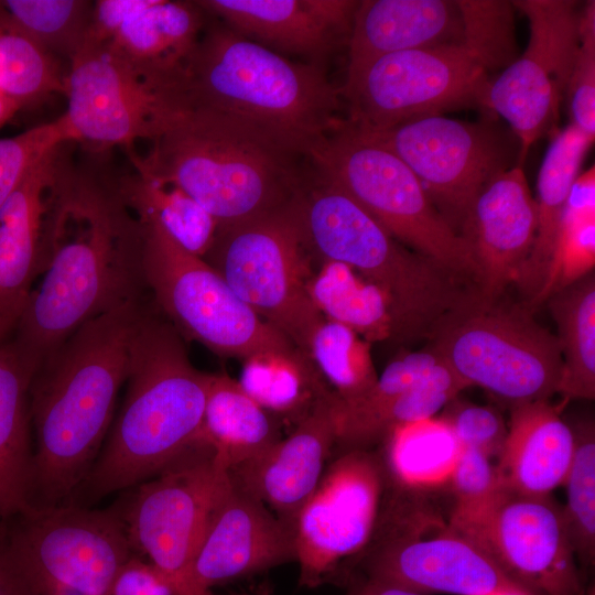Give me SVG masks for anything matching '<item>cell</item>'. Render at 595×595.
Instances as JSON below:
<instances>
[{"label": "cell", "mask_w": 595, "mask_h": 595, "mask_svg": "<svg viewBox=\"0 0 595 595\" xmlns=\"http://www.w3.org/2000/svg\"><path fill=\"white\" fill-rule=\"evenodd\" d=\"M142 227L118 175L62 154L45 225V263L10 338L35 374L82 325L145 298Z\"/></svg>", "instance_id": "cell-1"}, {"label": "cell", "mask_w": 595, "mask_h": 595, "mask_svg": "<svg viewBox=\"0 0 595 595\" xmlns=\"http://www.w3.org/2000/svg\"><path fill=\"white\" fill-rule=\"evenodd\" d=\"M149 301L134 300L88 321L33 375L30 508L68 502L90 472L108 435L132 338Z\"/></svg>", "instance_id": "cell-2"}, {"label": "cell", "mask_w": 595, "mask_h": 595, "mask_svg": "<svg viewBox=\"0 0 595 595\" xmlns=\"http://www.w3.org/2000/svg\"><path fill=\"white\" fill-rule=\"evenodd\" d=\"M182 337L150 300L132 338L120 412L68 502L134 487L196 443L213 374L192 364Z\"/></svg>", "instance_id": "cell-3"}, {"label": "cell", "mask_w": 595, "mask_h": 595, "mask_svg": "<svg viewBox=\"0 0 595 595\" xmlns=\"http://www.w3.org/2000/svg\"><path fill=\"white\" fill-rule=\"evenodd\" d=\"M180 90L186 107L305 159L343 121L340 90L321 65L290 61L225 24L205 25Z\"/></svg>", "instance_id": "cell-4"}, {"label": "cell", "mask_w": 595, "mask_h": 595, "mask_svg": "<svg viewBox=\"0 0 595 595\" xmlns=\"http://www.w3.org/2000/svg\"><path fill=\"white\" fill-rule=\"evenodd\" d=\"M292 204L313 262L337 261L389 299L399 342L430 340L450 318L482 302L477 284L390 235L370 214L317 173Z\"/></svg>", "instance_id": "cell-5"}, {"label": "cell", "mask_w": 595, "mask_h": 595, "mask_svg": "<svg viewBox=\"0 0 595 595\" xmlns=\"http://www.w3.org/2000/svg\"><path fill=\"white\" fill-rule=\"evenodd\" d=\"M130 163L172 183L201 204L218 227L288 205L305 173L299 156L212 112L185 107Z\"/></svg>", "instance_id": "cell-6"}, {"label": "cell", "mask_w": 595, "mask_h": 595, "mask_svg": "<svg viewBox=\"0 0 595 595\" xmlns=\"http://www.w3.org/2000/svg\"><path fill=\"white\" fill-rule=\"evenodd\" d=\"M310 162L315 173L351 197L398 241L478 286L479 270L468 244L447 224L408 165L378 140L343 119Z\"/></svg>", "instance_id": "cell-7"}, {"label": "cell", "mask_w": 595, "mask_h": 595, "mask_svg": "<svg viewBox=\"0 0 595 595\" xmlns=\"http://www.w3.org/2000/svg\"><path fill=\"white\" fill-rule=\"evenodd\" d=\"M139 221L148 292L182 336L242 363L267 355L311 361L244 303L204 259L180 247L154 221Z\"/></svg>", "instance_id": "cell-8"}, {"label": "cell", "mask_w": 595, "mask_h": 595, "mask_svg": "<svg viewBox=\"0 0 595 595\" xmlns=\"http://www.w3.org/2000/svg\"><path fill=\"white\" fill-rule=\"evenodd\" d=\"M202 259L309 358L312 335L325 317L309 293L313 260L292 201L264 215L217 227Z\"/></svg>", "instance_id": "cell-9"}, {"label": "cell", "mask_w": 595, "mask_h": 595, "mask_svg": "<svg viewBox=\"0 0 595 595\" xmlns=\"http://www.w3.org/2000/svg\"><path fill=\"white\" fill-rule=\"evenodd\" d=\"M526 304H477L450 318L431 349L468 387L478 386L511 407L558 393L563 358L556 335Z\"/></svg>", "instance_id": "cell-10"}, {"label": "cell", "mask_w": 595, "mask_h": 595, "mask_svg": "<svg viewBox=\"0 0 595 595\" xmlns=\"http://www.w3.org/2000/svg\"><path fill=\"white\" fill-rule=\"evenodd\" d=\"M229 485L228 470L198 439L116 506L133 552L148 558L172 595H214L196 585L192 566L212 513Z\"/></svg>", "instance_id": "cell-11"}, {"label": "cell", "mask_w": 595, "mask_h": 595, "mask_svg": "<svg viewBox=\"0 0 595 595\" xmlns=\"http://www.w3.org/2000/svg\"><path fill=\"white\" fill-rule=\"evenodd\" d=\"M489 82L476 57L458 44L381 56L346 78L340 96L350 125L379 131L445 110L484 107Z\"/></svg>", "instance_id": "cell-12"}, {"label": "cell", "mask_w": 595, "mask_h": 595, "mask_svg": "<svg viewBox=\"0 0 595 595\" xmlns=\"http://www.w3.org/2000/svg\"><path fill=\"white\" fill-rule=\"evenodd\" d=\"M65 96L61 118L69 141L91 153L113 147L130 152L138 141L152 142L185 108L178 87L140 76L107 46L83 50L69 61Z\"/></svg>", "instance_id": "cell-13"}, {"label": "cell", "mask_w": 595, "mask_h": 595, "mask_svg": "<svg viewBox=\"0 0 595 595\" xmlns=\"http://www.w3.org/2000/svg\"><path fill=\"white\" fill-rule=\"evenodd\" d=\"M364 132L408 165L459 236L482 190L511 167L502 137L482 123L436 115Z\"/></svg>", "instance_id": "cell-14"}, {"label": "cell", "mask_w": 595, "mask_h": 595, "mask_svg": "<svg viewBox=\"0 0 595 595\" xmlns=\"http://www.w3.org/2000/svg\"><path fill=\"white\" fill-rule=\"evenodd\" d=\"M529 21L524 52L489 82L484 107L502 117L517 136L519 158L554 129L580 45L577 2L513 0Z\"/></svg>", "instance_id": "cell-15"}, {"label": "cell", "mask_w": 595, "mask_h": 595, "mask_svg": "<svg viewBox=\"0 0 595 595\" xmlns=\"http://www.w3.org/2000/svg\"><path fill=\"white\" fill-rule=\"evenodd\" d=\"M299 511L293 533L301 586L323 584L376 536L385 474L380 457L368 448L333 455Z\"/></svg>", "instance_id": "cell-16"}, {"label": "cell", "mask_w": 595, "mask_h": 595, "mask_svg": "<svg viewBox=\"0 0 595 595\" xmlns=\"http://www.w3.org/2000/svg\"><path fill=\"white\" fill-rule=\"evenodd\" d=\"M1 521L35 577L86 595H108L119 570L136 555L116 507L65 502Z\"/></svg>", "instance_id": "cell-17"}, {"label": "cell", "mask_w": 595, "mask_h": 595, "mask_svg": "<svg viewBox=\"0 0 595 595\" xmlns=\"http://www.w3.org/2000/svg\"><path fill=\"white\" fill-rule=\"evenodd\" d=\"M469 540L532 595H584L563 511L548 496L507 493Z\"/></svg>", "instance_id": "cell-18"}, {"label": "cell", "mask_w": 595, "mask_h": 595, "mask_svg": "<svg viewBox=\"0 0 595 595\" xmlns=\"http://www.w3.org/2000/svg\"><path fill=\"white\" fill-rule=\"evenodd\" d=\"M368 578L420 593L532 595L479 545L453 531L429 538L400 533L380 539L366 560Z\"/></svg>", "instance_id": "cell-19"}, {"label": "cell", "mask_w": 595, "mask_h": 595, "mask_svg": "<svg viewBox=\"0 0 595 595\" xmlns=\"http://www.w3.org/2000/svg\"><path fill=\"white\" fill-rule=\"evenodd\" d=\"M296 560L293 531L230 479L196 552L192 574L206 592Z\"/></svg>", "instance_id": "cell-20"}, {"label": "cell", "mask_w": 595, "mask_h": 595, "mask_svg": "<svg viewBox=\"0 0 595 595\" xmlns=\"http://www.w3.org/2000/svg\"><path fill=\"white\" fill-rule=\"evenodd\" d=\"M334 392L316 401L286 436L230 470L234 484L263 502L292 531L336 447Z\"/></svg>", "instance_id": "cell-21"}, {"label": "cell", "mask_w": 595, "mask_h": 595, "mask_svg": "<svg viewBox=\"0 0 595 595\" xmlns=\"http://www.w3.org/2000/svg\"><path fill=\"white\" fill-rule=\"evenodd\" d=\"M537 208L520 164L497 174L474 202L461 236L472 249L485 303L517 284L532 249Z\"/></svg>", "instance_id": "cell-22"}, {"label": "cell", "mask_w": 595, "mask_h": 595, "mask_svg": "<svg viewBox=\"0 0 595 595\" xmlns=\"http://www.w3.org/2000/svg\"><path fill=\"white\" fill-rule=\"evenodd\" d=\"M63 145L25 175L0 208V342L11 338L45 263V225Z\"/></svg>", "instance_id": "cell-23"}, {"label": "cell", "mask_w": 595, "mask_h": 595, "mask_svg": "<svg viewBox=\"0 0 595 595\" xmlns=\"http://www.w3.org/2000/svg\"><path fill=\"white\" fill-rule=\"evenodd\" d=\"M462 43L456 0L359 1L348 35L346 78L388 54Z\"/></svg>", "instance_id": "cell-24"}, {"label": "cell", "mask_w": 595, "mask_h": 595, "mask_svg": "<svg viewBox=\"0 0 595 595\" xmlns=\"http://www.w3.org/2000/svg\"><path fill=\"white\" fill-rule=\"evenodd\" d=\"M575 451L573 430L549 400L511 407L497 465L509 493L548 496L566 479Z\"/></svg>", "instance_id": "cell-25"}, {"label": "cell", "mask_w": 595, "mask_h": 595, "mask_svg": "<svg viewBox=\"0 0 595 595\" xmlns=\"http://www.w3.org/2000/svg\"><path fill=\"white\" fill-rule=\"evenodd\" d=\"M205 17L196 1L155 0L106 46L140 76L178 87L206 25Z\"/></svg>", "instance_id": "cell-26"}, {"label": "cell", "mask_w": 595, "mask_h": 595, "mask_svg": "<svg viewBox=\"0 0 595 595\" xmlns=\"http://www.w3.org/2000/svg\"><path fill=\"white\" fill-rule=\"evenodd\" d=\"M206 14L219 18L238 34L272 51L305 56L313 64L339 37L320 19L313 0H199Z\"/></svg>", "instance_id": "cell-27"}, {"label": "cell", "mask_w": 595, "mask_h": 595, "mask_svg": "<svg viewBox=\"0 0 595 595\" xmlns=\"http://www.w3.org/2000/svg\"><path fill=\"white\" fill-rule=\"evenodd\" d=\"M33 371L10 338L0 342V519L31 507L34 451L30 412Z\"/></svg>", "instance_id": "cell-28"}, {"label": "cell", "mask_w": 595, "mask_h": 595, "mask_svg": "<svg viewBox=\"0 0 595 595\" xmlns=\"http://www.w3.org/2000/svg\"><path fill=\"white\" fill-rule=\"evenodd\" d=\"M594 138L570 123L558 132L541 164L534 199L536 238L517 283L528 304L539 292L552 257L570 190Z\"/></svg>", "instance_id": "cell-29"}, {"label": "cell", "mask_w": 595, "mask_h": 595, "mask_svg": "<svg viewBox=\"0 0 595 595\" xmlns=\"http://www.w3.org/2000/svg\"><path fill=\"white\" fill-rule=\"evenodd\" d=\"M282 421L226 374H213L198 439L230 470L282 437Z\"/></svg>", "instance_id": "cell-30"}, {"label": "cell", "mask_w": 595, "mask_h": 595, "mask_svg": "<svg viewBox=\"0 0 595 595\" xmlns=\"http://www.w3.org/2000/svg\"><path fill=\"white\" fill-rule=\"evenodd\" d=\"M307 289L326 320L347 326L371 344L399 343L398 324L388 296L347 264L318 263Z\"/></svg>", "instance_id": "cell-31"}, {"label": "cell", "mask_w": 595, "mask_h": 595, "mask_svg": "<svg viewBox=\"0 0 595 595\" xmlns=\"http://www.w3.org/2000/svg\"><path fill=\"white\" fill-rule=\"evenodd\" d=\"M131 165L118 175L129 208L139 219L159 225L184 250L203 258L214 242L216 219L178 186Z\"/></svg>", "instance_id": "cell-32"}, {"label": "cell", "mask_w": 595, "mask_h": 595, "mask_svg": "<svg viewBox=\"0 0 595 595\" xmlns=\"http://www.w3.org/2000/svg\"><path fill=\"white\" fill-rule=\"evenodd\" d=\"M558 326L563 368L558 393L565 399L595 397L594 272L553 293L543 303Z\"/></svg>", "instance_id": "cell-33"}, {"label": "cell", "mask_w": 595, "mask_h": 595, "mask_svg": "<svg viewBox=\"0 0 595 595\" xmlns=\"http://www.w3.org/2000/svg\"><path fill=\"white\" fill-rule=\"evenodd\" d=\"M381 442L383 474L402 487L450 482L463 450L447 422L434 416L396 426Z\"/></svg>", "instance_id": "cell-34"}, {"label": "cell", "mask_w": 595, "mask_h": 595, "mask_svg": "<svg viewBox=\"0 0 595 595\" xmlns=\"http://www.w3.org/2000/svg\"><path fill=\"white\" fill-rule=\"evenodd\" d=\"M238 381L260 405L295 425L318 399L333 392L312 361L277 355L244 361Z\"/></svg>", "instance_id": "cell-35"}, {"label": "cell", "mask_w": 595, "mask_h": 595, "mask_svg": "<svg viewBox=\"0 0 595 595\" xmlns=\"http://www.w3.org/2000/svg\"><path fill=\"white\" fill-rule=\"evenodd\" d=\"M93 4L88 0H0V28L69 62L84 45Z\"/></svg>", "instance_id": "cell-36"}, {"label": "cell", "mask_w": 595, "mask_h": 595, "mask_svg": "<svg viewBox=\"0 0 595 595\" xmlns=\"http://www.w3.org/2000/svg\"><path fill=\"white\" fill-rule=\"evenodd\" d=\"M307 356L342 405L361 400L379 376L371 343L347 326L326 318L313 333Z\"/></svg>", "instance_id": "cell-37"}, {"label": "cell", "mask_w": 595, "mask_h": 595, "mask_svg": "<svg viewBox=\"0 0 595 595\" xmlns=\"http://www.w3.org/2000/svg\"><path fill=\"white\" fill-rule=\"evenodd\" d=\"M66 72L60 58L40 48L24 36L0 28V95L19 110L64 94Z\"/></svg>", "instance_id": "cell-38"}, {"label": "cell", "mask_w": 595, "mask_h": 595, "mask_svg": "<svg viewBox=\"0 0 595 595\" xmlns=\"http://www.w3.org/2000/svg\"><path fill=\"white\" fill-rule=\"evenodd\" d=\"M467 387L439 358L428 374L361 425L338 451L368 448L371 444L381 442L396 426L433 418Z\"/></svg>", "instance_id": "cell-39"}, {"label": "cell", "mask_w": 595, "mask_h": 595, "mask_svg": "<svg viewBox=\"0 0 595 595\" xmlns=\"http://www.w3.org/2000/svg\"><path fill=\"white\" fill-rule=\"evenodd\" d=\"M595 208L564 206L544 281L527 304L533 312L553 293L594 272Z\"/></svg>", "instance_id": "cell-40"}, {"label": "cell", "mask_w": 595, "mask_h": 595, "mask_svg": "<svg viewBox=\"0 0 595 595\" xmlns=\"http://www.w3.org/2000/svg\"><path fill=\"white\" fill-rule=\"evenodd\" d=\"M463 45L487 73L507 68L518 57L513 4L507 0H456Z\"/></svg>", "instance_id": "cell-41"}, {"label": "cell", "mask_w": 595, "mask_h": 595, "mask_svg": "<svg viewBox=\"0 0 595 595\" xmlns=\"http://www.w3.org/2000/svg\"><path fill=\"white\" fill-rule=\"evenodd\" d=\"M490 458L463 448L450 478L455 496L451 529L463 537L483 526L508 493Z\"/></svg>", "instance_id": "cell-42"}, {"label": "cell", "mask_w": 595, "mask_h": 595, "mask_svg": "<svg viewBox=\"0 0 595 595\" xmlns=\"http://www.w3.org/2000/svg\"><path fill=\"white\" fill-rule=\"evenodd\" d=\"M574 432V431H573ZM575 451L564 484L567 504L563 511L569 536L577 560L593 563L595 548V437L594 426H581Z\"/></svg>", "instance_id": "cell-43"}, {"label": "cell", "mask_w": 595, "mask_h": 595, "mask_svg": "<svg viewBox=\"0 0 595 595\" xmlns=\"http://www.w3.org/2000/svg\"><path fill=\"white\" fill-rule=\"evenodd\" d=\"M69 138L61 116L13 137L0 139V208L31 171L47 153Z\"/></svg>", "instance_id": "cell-44"}, {"label": "cell", "mask_w": 595, "mask_h": 595, "mask_svg": "<svg viewBox=\"0 0 595 595\" xmlns=\"http://www.w3.org/2000/svg\"><path fill=\"white\" fill-rule=\"evenodd\" d=\"M571 123L595 138V2L581 10L580 45L566 87Z\"/></svg>", "instance_id": "cell-45"}, {"label": "cell", "mask_w": 595, "mask_h": 595, "mask_svg": "<svg viewBox=\"0 0 595 595\" xmlns=\"http://www.w3.org/2000/svg\"><path fill=\"white\" fill-rule=\"evenodd\" d=\"M447 404L443 420L453 430L462 448H472L487 456H499L507 428L500 414L489 407L472 403H457L455 399Z\"/></svg>", "instance_id": "cell-46"}, {"label": "cell", "mask_w": 595, "mask_h": 595, "mask_svg": "<svg viewBox=\"0 0 595 595\" xmlns=\"http://www.w3.org/2000/svg\"><path fill=\"white\" fill-rule=\"evenodd\" d=\"M154 1H94L88 29L80 51L108 45L129 20L148 9Z\"/></svg>", "instance_id": "cell-47"}, {"label": "cell", "mask_w": 595, "mask_h": 595, "mask_svg": "<svg viewBox=\"0 0 595 595\" xmlns=\"http://www.w3.org/2000/svg\"><path fill=\"white\" fill-rule=\"evenodd\" d=\"M108 595H172V592L159 571L136 554L119 570Z\"/></svg>", "instance_id": "cell-48"}, {"label": "cell", "mask_w": 595, "mask_h": 595, "mask_svg": "<svg viewBox=\"0 0 595 595\" xmlns=\"http://www.w3.org/2000/svg\"><path fill=\"white\" fill-rule=\"evenodd\" d=\"M0 595H41L36 578L0 523Z\"/></svg>", "instance_id": "cell-49"}, {"label": "cell", "mask_w": 595, "mask_h": 595, "mask_svg": "<svg viewBox=\"0 0 595 595\" xmlns=\"http://www.w3.org/2000/svg\"><path fill=\"white\" fill-rule=\"evenodd\" d=\"M354 595H424L423 593L368 578L363 585L356 588Z\"/></svg>", "instance_id": "cell-50"}, {"label": "cell", "mask_w": 595, "mask_h": 595, "mask_svg": "<svg viewBox=\"0 0 595 595\" xmlns=\"http://www.w3.org/2000/svg\"><path fill=\"white\" fill-rule=\"evenodd\" d=\"M19 111V108L12 101L0 95V128Z\"/></svg>", "instance_id": "cell-51"}, {"label": "cell", "mask_w": 595, "mask_h": 595, "mask_svg": "<svg viewBox=\"0 0 595 595\" xmlns=\"http://www.w3.org/2000/svg\"><path fill=\"white\" fill-rule=\"evenodd\" d=\"M490 595H522V594H515V593H497V594H490Z\"/></svg>", "instance_id": "cell-52"}, {"label": "cell", "mask_w": 595, "mask_h": 595, "mask_svg": "<svg viewBox=\"0 0 595 595\" xmlns=\"http://www.w3.org/2000/svg\"><path fill=\"white\" fill-rule=\"evenodd\" d=\"M238 595H269V593H256V594H238Z\"/></svg>", "instance_id": "cell-53"}]
</instances>
